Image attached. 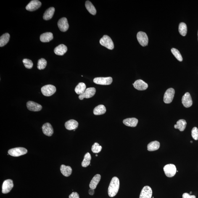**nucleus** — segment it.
I'll list each match as a JSON object with an SVG mask.
<instances>
[{
    "instance_id": "ea45409f",
    "label": "nucleus",
    "mask_w": 198,
    "mask_h": 198,
    "mask_svg": "<svg viewBox=\"0 0 198 198\" xmlns=\"http://www.w3.org/2000/svg\"><path fill=\"white\" fill-rule=\"evenodd\" d=\"M88 193L90 195H93L94 194V189H90L88 191Z\"/></svg>"
},
{
    "instance_id": "a19ab883",
    "label": "nucleus",
    "mask_w": 198,
    "mask_h": 198,
    "mask_svg": "<svg viewBox=\"0 0 198 198\" xmlns=\"http://www.w3.org/2000/svg\"><path fill=\"white\" fill-rule=\"evenodd\" d=\"M190 194H192V192H191H191H190Z\"/></svg>"
},
{
    "instance_id": "9d476101",
    "label": "nucleus",
    "mask_w": 198,
    "mask_h": 198,
    "mask_svg": "<svg viewBox=\"0 0 198 198\" xmlns=\"http://www.w3.org/2000/svg\"><path fill=\"white\" fill-rule=\"evenodd\" d=\"M14 185L12 179H8L5 180L3 182L2 186L3 194H6L10 192L13 187Z\"/></svg>"
},
{
    "instance_id": "dca6fc26",
    "label": "nucleus",
    "mask_w": 198,
    "mask_h": 198,
    "mask_svg": "<svg viewBox=\"0 0 198 198\" xmlns=\"http://www.w3.org/2000/svg\"><path fill=\"white\" fill-rule=\"evenodd\" d=\"M134 88L138 90H145L148 88V85L143 80L139 79L135 81L133 84Z\"/></svg>"
},
{
    "instance_id": "aec40b11",
    "label": "nucleus",
    "mask_w": 198,
    "mask_h": 198,
    "mask_svg": "<svg viewBox=\"0 0 198 198\" xmlns=\"http://www.w3.org/2000/svg\"><path fill=\"white\" fill-rule=\"evenodd\" d=\"M138 122V120L136 118H130L124 120L123 123L126 126L134 128L137 125Z\"/></svg>"
},
{
    "instance_id": "7c9ffc66",
    "label": "nucleus",
    "mask_w": 198,
    "mask_h": 198,
    "mask_svg": "<svg viewBox=\"0 0 198 198\" xmlns=\"http://www.w3.org/2000/svg\"><path fill=\"white\" fill-rule=\"evenodd\" d=\"M91 158V154L90 153H87V154H85L83 162H82V166L84 167L88 166L90 164Z\"/></svg>"
},
{
    "instance_id": "cd10ccee",
    "label": "nucleus",
    "mask_w": 198,
    "mask_h": 198,
    "mask_svg": "<svg viewBox=\"0 0 198 198\" xmlns=\"http://www.w3.org/2000/svg\"><path fill=\"white\" fill-rule=\"evenodd\" d=\"M85 6H86L87 10L90 13L93 15H96V9L95 8L94 6L92 4L91 1H86L85 3Z\"/></svg>"
},
{
    "instance_id": "412c9836",
    "label": "nucleus",
    "mask_w": 198,
    "mask_h": 198,
    "mask_svg": "<svg viewBox=\"0 0 198 198\" xmlns=\"http://www.w3.org/2000/svg\"><path fill=\"white\" fill-rule=\"evenodd\" d=\"M61 173L64 176L68 177L70 176L72 173L71 167L69 166L62 165L60 167Z\"/></svg>"
},
{
    "instance_id": "9b49d317",
    "label": "nucleus",
    "mask_w": 198,
    "mask_h": 198,
    "mask_svg": "<svg viewBox=\"0 0 198 198\" xmlns=\"http://www.w3.org/2000/svg\"><path fill=\"white\" fill-rule=\"evenodd\" d=\"M42 5L41 1L38 0H33L30 1L26 7L27 10L33 12L39 8Z\"/></svg>"
},
{
    "instance_id": "f3484780",
    "label": "nucleus",
    "mask_w": 198,
    "mask_h": 198,
    "mask_svg": "<svg viewBox=\"0 0 198 198\" xmlns=\"http://www.w3.org/2000/svg\"><path fill=\"white\" fill-rule=\"evenodd\" d=\"M42 129L43 133L47 136H52L54 133L52 125L49 123L44 124L42 127Z\"/></svg>"
},
{
    "instance_id": "f704fd0d",
    "label": "nucleus",
    "mask_w": 198,
    "mask_h": 198,
    "mask_svg": "<svg viewBox=\"0 0 198 198\" xmlns=\"http://www.w3.org/2000/svg\"><path fill=\"white\" fill-rule=\"evenodd\" d=\"M102 149V146L100 145L98 143H95L92 146L91 150L94 153L97 154L101 152Z\"/></svg>"
},
{
    "instance_id": "2f4dec72",
    "label": "nucleus",
    "mask_w": 198,
    "mask_h": 198,
    "mask_svg": "<svg viewBox=\"0 0 198 198\" xmlns=\"http://www.w3.org/2000/svg\"><path fill=\"white\" fill-rule=\"evenodd\" d=\"M179 32L182 36H185L187 33V27L185 23L181 22L179 26Z\"/></svg>"
},
{
    "instance_id": "c85d7f7f",
    "label": "nucleus",
    "mask_w": 198,
    "mask_h": 198,
    "mask_svg": "<svg viewBox=\"0 0 198 198\" xmlns=\"http://www.w3.org/2000/svg\"><path fill=\"white\" fill-rule=\"evenodd\" d=\"M86 90V85L84 83H80L76 87L75 91L76 94L81 95L84 93Z\"/></svg>"
},
{
    "instance_id": "a18cd8bd",
    "label": "nucleus",
    "mask_w": 198,
    "mask_h": 198,
    "mask_svg": "<svg viewBox=\"0 0 198 198\" xmlns=\"http://www.w3.org/2000/svg\"></svg>"
},
{
    "instance_id": "b1692460",
    "label": "nucleus",
    "mask_w": 198,
    "mask_h": 198,
    "mask_svg": "<svg viewBox=\"0 0 198 198\" xmlns=\"http://www.w3.org/2000/svg\"><path fill=\"white\" fill-rule=\"evenodd\" d=\"M55 12V8L53 7H50L47 10L44 12L43 16L44 20H48L51 19L54 15Z\"/></svg>"
},
{
    "instance_id": "f03ea898",
    "label": "nucleus",
    "mask_w": 198,
    "mask_h": 198,
    "mask_svg": "<svg viewBox=\"0 0 198 198\" xmlns=\"http://www.w3.org/2000/svg\"><path fill=\"white\" fill-rule=\"evenodd\" d=\"M101 45L105 47L109 50H113L114 48L113 42L110 37L107 35H105L99 41Z\"/></svg>"
},
{
    "instance_id": "c9c22d12",
    "label": "nucleus",
    "mask_w": 198,
    "mask_h": 198,
    "mask_svg": "<svg viewBox=\"0 0 198 198\" xmlns=\"http://www.w3.org/2000/svg\"><path fill=\"white\" fill-rule=\"evenodd\" d=\"M22 62H23L26 68L30 69L33 67V62L30 59H24L22 61Z\"/></svg>"
},
{
    "instance_id": "79ce46f5",
    "label": "nucleus",
    "mask_w": 198,
    "mask_h": 198,
    "mask_svg": "<svg viewBox=\"0 0 198 198\" xmlns=\"http://www.w3.org/2000/svg\"><path fill=\"white\" fill-rule=\"evenodd\" d=\"M96 157H97V156H98V155H97V154H96Z\"/></svg>"
},
{
    "instance_id": "4be33fe9",
    "label": "nucleus",
    "mask_w": 198,
    "mask_h": 198,
    "mask_svg": "<svg viewBox=\"0 0 198 198\" xmlns=\"http://www.w3.org/2000/svg\"><path fill=\"white\" fill-rule=\"evenodd\" d=\"M101 176L100 175L96 174L95 175L90 183L89 186L90 189H95L100 181Z\"/></svg>"
},
{
    "instance_id": "4c0bfd02",
    "label": "nucleus",
    "mask_w": 198,
    "mask_h": 198,
    "mask_svg": "<svg viewBox=\"0 0 198 198\" xmlns=\"http://www.w3.org/2000/svg\"><path fill=\"white\" fill-rule=\"evenodd\" d=\"M182 198H196V197L194 195H191L188 193H185L183 194Z\"/></svg>"
},
{
    "instance_id": "37998d69",
    "label": "nucleus",
    "mask_w": 198,
    "mask_h": 198,
    "mask_svg": "<svg viewBox=\"0 0 198 198\" xmlns=\"http://www.w3.org/2000/svg\"><path fill=\"white\" fill-rule=\"evenodd\" d=\"M191 143H192L193 142V141H191Z\"/></svg>"
},
{
    "instance_id": "4468645a",
    "label": "nucleus",
    "mask_w": 198,
    "mask_h": 198,
    "mask_svg": "<svg viewBox=\"0 0 198 198\" xmlns=\"http://www.w3.org/2000/svg\"><path fill=\"white\" fill-rule=\"evenodd\" d=\"M58 27L62 32H66L69 28V25L67 19L65 17L59 19L58 22Z\"/></svg>"
},
{
    "instance_id": "a878e982",
    "label": "nucleus",
    "mask_w": 198,
    "mask_h": 198,
    "mask_svg": "<svg viewBox=\"0 0 198 198\" xmlns=\"http://www.w3.org/2000/svg\"><path fill=\"white\" fill-rule=\"evenodd\" d=\"M160 144L157 141H152L148 145V150L149 151H154L157 150L160 148Z\"/></svg>"
},
{
    "instance_id": "473e14b6",
    "label": "nucleus",
    "mask_w": 198,
    "mask_h": 198,
    "mask_svg": "<svg viewBox=\"0 0 198 198\" xmlns=\"http://www.w3.org/2000/svg\"><path fill=\"white\" fill-rule=\"evenodd\" d=\"M47 64V62L46 59L42 58L38 61V68L39 70H44L46 67Z\"/></svg>"
},
{
    "instance_id": "6e6552de",
    "label": "nucleus",
    "mask_w": 198,
    "mask_h": 198,
    "mask_svg": "<svg viewBox=\"0 0 198 198\" xmlns=\"http://www.w3.org/2000/svg\"><path fill=\"white\" fill-rule=\"evenodd\" d=\"M113 79L111 77H99L94 79L93 81L96 84L108 85H110L112 82Z\"/></svg>"
},
{
    "instance_id": "20e7f679",
    "label": "nucleus",
    "mask_w": 198,
    "mask_h": 198,
    "mask_svg": "<svg viewBox=\"0 0 198 198\" xmlns=\"http://www.w3.org/2000/svg\"><path fill=\"white\" fill-rule=\"evenodd\" d=\"M166 176L168 177H172L176 173V168L173 164H168L165 165L163 168Z\"/></svg>"
},
{
    "instance_id": "a211bd4d",
    "label": "nucleus",
    "mask_w": 198,
    "mask_h": 198,
    "mask_svg": "<svg viewBox=\"0 0 198 198\" xmlns=\"http://www.w3.org/2000/svg\"><path fill=\"white\" fill-rule=\"evenodd\" d=\"M79 123L75 120H70L66 122L65 127L67 130H72L76 129L78 128Z\"/></svg>"
},
{
    "instance_id": "1a4fd4ad",
    "label": "nucleus",
    "mask_w": 198,
    "mask_h": 198,
    "mask_svg": "<svg viewBox=\"0 0 198 198\" xmlns=\"http://www.w3.org/2000/svg\"><path fill=\"white\" fill-rule=\"evenodd\" d=\"M96 93V89L94 88H87L84 93L80 95L79 96V99L83 100L85 98L89 99L94 96Z\"/></svg>"
},
{
    "instance_id": "7ed1b4c3",
    "label": "nucleus",
    "mask_w": 198,
    "mask_h": 198,
    "mask_svg": "<svg viewBox=\"0 0 198 198\" xmlns=\"http://www.w3.org/2000/svg\"><path fill=\"white\" fill-rule=\"evenodd\" d=\"M8 154L13 157H19L27 154L28 151L26 149L22 147L14 148L9 150Z\"/></svg>"
},
{
    "instance_id": "2eb2a0df",
    "label": "nucleus",
    "mask_w": 198,
    "mask_h": 198,
    "mask_svg": "<svg viewBox=\"0 0 198 198\" xmlns=\"http://www.w3.org/2000/svg\"><path fill=\"white\" fill-rule=\"evenodd\" d=\"M152 196V190L150 187L145 186L143 188L140 195L139 198H151Z\"/></svg>"
},
{
    "instance_id": "58836bf2",
    "label": "nucleus",
    "mask_w": 198,
    "mask_h": 198,
    "mask_svg": "<svg viewBox=\"0 0 198 198\" xmlns=\"http://www.w3.org/2000/svg\"><path fill=\"white\" fill-rule=\"evenodd\" d=\"M69 198H80V197L78 193L73 192L69 196Z\"/></svg>"
},
{
    "instance_id": "39448f33",
    "label": "nucleus",
    "mask_w": 198,
    "mask_h": 198,
    "mask_svg": "<svg viewBox=\"0 0 198 198\" xmlns=\"http://www.w3.org/2000/svg\"><path fill=\"white\" fill-rule=\"evenodd\" d=\"M56 88L53 85H45L41 88V91L44 96H52L56 93Z\"/></svg>"
},
{
    "instance_id": "0eeeda50",
    "label": "nucleus",
    "mask_w": 198,
    "mask_h": 198,
    "mask_svg": "<svg viewBox=\"0 0 198 198\" xmlns=\"http://www.w3.org/2000/svg\"><path fill=\"white\" fill-rule=\"evenodd\" d=\"M136 36L138 42L142 46L144 47L148 45V38L145 33L140 31L138 33Z\"/></svg>"
},
{
    "instance_id": "e433bc0d",
    "label": "nucleus",
    "mask_w": 198,
    "mask_h": 198,
    "mask_svg": "<svg viewBox=\"0 0 198 198\" xmlns=\"http://www.w3.org/2000/svg\"><path fill=\"white\" fill-rule=\"evenodd\" d=\"M191 136L195 140H198V129L196 127H194L191 130Z\"/></svg>"
},
{
    "instance_id": "c756f323",
    "label": "nucleus",
    "mask_w": 198,
    "mask_h": 198,
    "mask_svg": "<svg viewBox=\"0 0 198 198\" xmlns=\"http://www.w3.org/2000/svg\"><path fill=\"white\" fill-rule=\"evenodd\" d=\"M10 35L8 33H5L1 36L0 38V46L1 47L4 46L8 42Z\"/></svg>"
},
{
    "instance_id": "72a5a7b5",
    "label": "nucleus",
    "mask_w": 198,
    "mask_h": 198,
    "mask_svg": "<svg viewBox=\"0 0 198 198\" xmlns=\"http://www.w3.org/2000/svg\"><path fill=\"white\" fill-rule=\"evenodd\" d=\"M171 51L172 53L174 55V56L178 59V60L180 62L182 61V57L181 54L180 53L178 50L175 49V48H172L171 49Z\"/></svg>"
},
{
    "instance_id": "c03bdc74",
    "label": "nucleus",
    "mask_w": 198,
    "mask_h": 198,
    "mask_svg": "<svg viewBox=\"0 0 198 198\" xmlns=\"http://www.w3.org/2000/svg\"><path fill=\"white\" fill-rule=\"evenodd\" d=\"M176 172H178V171H176Z\"/></svg>"
},
{
    "instance_id": "bb28decb",
    "label": "nucleus",
    "mask_w": 198,
    "mask_h": 198,
    "mask_svg": "<svg viewBox=\"0 0 198 198\" xmlns=\"http://www.w3.org/2000/svg\"><path fill=\"white\" fill-rule=\"evenodd\" d=\"M106 109L105 106L100 105L95 108L93 113L95 115H99L105 113Z\"/></svg>"
},
{
    "instance_id": "393cba45",
    "label": "nucleus",
    "mask_w": 198,
    "mask_h": 198,
    "mask_svg": "<svg viewBox=\"0 0 198 198\" xmlns=\"http://www.w3.org/2000/svg\"><path fill=\"white\" fill-rule=\"evenodd\" d=\"M186 125L187 123L185 120L180 119L176 122V125H174V128L179 130L180 131H183L185 129Z\"/></svg>"
},
{
    "instance_id": "ddd939ff",
    "label": "nucleus",
    "mask_w": 198,
    "mask_h": 198,
    "mask_svg": "<svg viewBox=\"0 0 198 198\" xmlns=\"http://www.w3.org/2000/svg\"><path fill=\"white\" fill-rule=\"evenodd\" d=\"M28 110L33 112H38L42 110V107L41 105L32 101H29L27 103Z\"/></svg>"
},
{
    "instance_id": "f8f14e48",
    "label": "nucleus",
    "mask_w": 198,
    "mask_h": 198,
    "mask_svg": "<svg viewBox=\"0 0 198 198\" xmlns=\"http://www.w3.org/2000/svg\"><path fill=\"white\" fill-rule=\"evenodd\" d=\"M182 104L184 107L188 108L191 107L192 105L193 101L192 99L190 93L187 92L182 96Z\"/></svg>"
},
{
    "instance_id": "5701e85b",
    "label": "nucleus",
    "mask_w": 198,
    "mask_h": 198,
    "mask_svg": "<svg viewBox=\"0 0 198 198\" xmlns=\"http://www.w3.org/2000/svg\"><path fill=\"white\" fill-rule=\"evenodd\" d=\"M53 39V36L52 33H46L42 34L40 36V40L43 42H48Z\"/></svg>"
},
{
    "instance_id": "f257e3e1",
    "label": "nucleus",
    "mask_w": 198,
    "mask_h": 198,
    "mask_svg": "<svg viewBox=\"0 0 198 198\" xmlns=\"http://www.w3.org/2000/svg\"><path fill=\"white\" fill-rule=\"evenodd\" d=\"M120 187V181L117 177L113 178L109 185L108 194L109 197H113L118 193Z\"/></svg>"
},
{
    "instance_id": "6ab92c4d",
    "label": "nucleus",
    "mask_w": 198,
    "mask_h": 198,
    "mask_svg": "<svg viewBox=\"0 0 198 198\" xmlns=\"http://www.w3.org/2000/svg\"><path fill=\"white\" fill-rule=\"evenodd\" d=\"M67 51V47L65 45L61 44L55 48L54 52L57 55L63 56Z\"/></svg>"
},
{
    "instance_id": "423d86ee",
    "label": "nucleus",
    "mask_w": 198,
    "mask_h": 198,
    "mask_svg": "<svg viewBox=\"0 0 198 198\" xmlns=\"http://www.w3.org/2000/svg\"><path fill=\"white\" fill-rule=\"evenodd\" d=\"M175 91L173 88H170L166 91L164 96L163 101L165 104L171 103L174 96Z\"/></svg>"
}]
</instances>
